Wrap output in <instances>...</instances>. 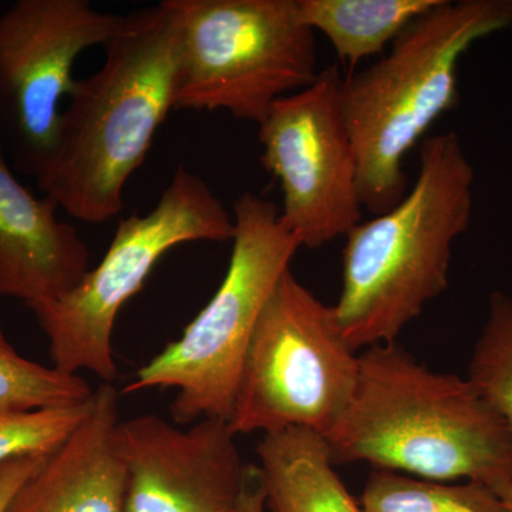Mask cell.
I'll return each mask as SVG.
<instances>
[{"label": "cell", "instance_id": "obj_1", "mask_svg": "<svg viewBox=\"0 0 512 512\" xmlns=\"http://www.w3.org/2000/svg\"><path fill=\"white\" fill-rule=\"evenodd\" d=\"M99 72L76 80L37 187L70 217L103 224L174 109L177 23L167 0L123 16Z\"/></svg>", "mask_w": 512, "mask_h": 512}, {"label": "cell", "instance_id": "obj_2", "mask_svg": "<svg viewBox=\"0 0 512 512\" xmlns=\"http://www.w3.org/2000/svg\"><path fill=\"white\" fill-rule=\"evenodd\" d=\"M333 463L494 488L512 481V433L473 384L421 365L397 342L365 349L345 416L326 437Z\"/></svg>", "mask_w": 512, "mask_h": 512}, {"label": "cell", "instance_id": "obj_3", "mask_svg": "<svg viewBox=\"0 0 512 512\" xmlns=\"http://www.w3.org/2000/svg\"><path fill=\"white\" fill-rule=\"evenodd\" d=\"M473 183L454 131L426 138L412 190L346 235L333 311L355 352L396 342L424 306L446 292L451 248L473 214Z\"/></svg>", "mask_w": 512, "mask_h": 512}, {"label": "cell", "instance_id": "obj_4", "mask_svg": "<svg viewBox=\"0 0 512 512\" xmlns=\"http://www.w3.org/2000/svg\"><path fill=\"white\" fill-rule=\"evenodd\" d=\"M511 26L512 0H440L383 59L340 79L339 110L355 150L363 208L380 215L403 200L404 157L457 106L461 57Z\"/></svg>", "mask_w": 512, "mask_h": 512}, {"label": "cell", "instance_id": "obj_5", "mask_svg": "<svg viewBox=\"0 0 512 512\" xmlns=\"http://www.w3.org/2000/svg\"><path fill=\"white\" fill-rule=\"evenodd\" d=\"M231 259L220 288L183 336L134 375L124 393L174 389L177 424L231 419L242 367L266 303L302 247L278 207L252 192L234 201Z\"/></svg>", "mask_w": 512, "mask_h": 512}, {"label": "cell", "instance_id": "obj_6", "mask_svg": "<svg viewBox=\"0 0 512 512\" xmlns=\"http://www.w3.org/2000/svg\"><path fill=\"white\" fill-rule=\"evenodd\" d=\"M177 23L174 109L261 124L316 82L315 33L296 0H167Z\"/></svg>", "mask_w": 512, "mask_h": 512}, {"label": "cell", "instance_id": "obj_7", "mask_svg": "<svg viewBox=\"0 0 512 512\" xmlns=\"http://www.w3.org/2000/svg\"><path fill=\"white\" fill-rule=\"evenodd\" d=\"M234 234V217L202 178L180 165L153 210L120 220L106 255L76 288L29 306L49 339L53 367L113 382L117 316L158 261L188 242L232 241Z\"/></svg>", "mask_w": 512, "mask_h": 512}, {"label": "cell", "instance_id": "obj_8", "mask_svg": "<svg viewBox=\"0 0 512 512\" xmlns=\"http://www.w3.org/2000/svg\"><path fill=\"white\" fill-rule=\"evenodd\" d=\"M357 379L359 356L333 306L289 269L256 326L229 427L235 436L308 429L326 439L345 416Z\"/></svg>", "mask_w": 512, "mask_h": 512}, {"label": "cell", "instance_id": "obj_9", "mask_svg": "<svg viewBox=\"0 0 512 512\" xmlns=\"http://www.w3.org/2000/svg\"><path fill=\"white\" fill-rule=\"evenodd\" d=\"M123 16L87 0H18L0 16V141L13 170L36 178L52 153L63 97L84 50L106 45Z\"/></svg>", "mask_w": 512, "mask_h": 512}, {"label": "cell", "instance_id": "obj_10", "mask_svg": "<svg viewBox=\"0 0 512 512\" xmlns=\"http://www.w3.org/2000/svg\"><path fill=\"white\" fill-rule=\"evenodd\" d=\"M342 74L330 66L276 101L259 124L261 163L281 184L282 224L302 247L346 237L362 222L359 171L338 104Z\"/></svg>", "mask_w": 512, "mask_h": 512}, {"label": "cell", "instance_id": "obj_11", "mask_svg": "<svg viewBox=\"0 0 512 512\" xmlns=\"http://www.w3.org/2000/svg\"><path fill=\"white\" fill-rule=\"evenodd\" d=\"M228 420L188 429L156 414L119 421L111 434L126 471V512H238L248 467Z\"/></svg>", "mask_w": 512, "mask_h": 512}, {"label": "cell", "instance_id": "obj_12", "mask_svg": "<svg viewBox=\"0 0 512 512\" xmlns=\"http://www.w3.org/2000/svg\"><path fill=\"white\" fill-rule=\"evenodd\" d=\"M52 198L36 197L13 173L0 141V296L28 306L60 298L89 272L90 251Z\"/></svg>", "mask_w": 512, "mask_h": 512}, {"label": "cell", "instance_id": "obj_13", "mask_svg": "<svg viewBox=\"0 0 512 512\" xmlns=\"http://www.w3.org/2000/svg\"><path fill=\"white\" fill-rule=\"evenodd\" d=\"M119 394L103 383L86 419L25 481L5 512H126V471L111 444Z\"/></svg>", "mask_w": 512, "mask_h": 512}, {"label": "cell", "instance_id": "obj_14", "mask_svg": "<svg viewBox=\"0 0 512 512\" xmlns=\"http://www.w3.org/2000/svg\"><path fill=\"white\" fill-rule=\"evenodd\" d=\"M256 454L266 512H363L335 471L328 441L315 431L264 434Z\"/></svg>", "mask_w": 512, "mask_h": 512}, {"label": "cell", "instance_id": "obj_15", "mask_svg": "<svg viewBox=\"0 0 512 512\" xmlns=\"http://www.w3.org/2000/svg\"><path fill=\"white\" fill-rule=\"evenodd\" d=\"M440 0H296L299 18L330 45L350 69L380 55L413 20Z\"/></svg>", "mask_w": 512, "mask_h": 512}, {"label": "cell", "instance_id": "obj_16", "mask_svg": "<svg viewBox=\"0 0 512 512\" xmlns=\"http://www.w3.org/2000/svg\"><path fill=\"white\" fill-rule=\"evenodd\" d=\"M363 512H507L493 488L480 483L450 484L376 470L360 498Z\"/></svg>", "mask_w": 512, "mask_h": 512}, {"label": "cell", "instance_id": "obj_17", "mask_svg": "<svg viewBox=\"0 0 512 512\" xmlns=\"http://www.w3.org/2000/svg\"><path fill=\"white\" fill-rule=\"evenodd\" d=\"M92 387L80 375L20 356L0 328V412H29L89 402Z\"/></svg>", "mask_w": 512, "mask_h": 512}, {"label": "cell", "instance_id": "obj_18", "mask_svg": "<svg viewBox=\"0 0 512 512\" xmlns=\"http://www.w3.org/2000/svg\"><path fill=\"white\" fill-rule=\"evenodd\" d=\"M468 382L512 433V298L494 292L468 367Z\"/></svg>", "mask_w": 512, "mask_h": 512}, {"label": "cell", "instance_id": "obj_19", "mask_svg": "<svg viewBox=\"0 0 512 512\" xmlns=\"http://www.w3.org/2000/svg\"><path fill=\"white\" fill-rule=\"evenodd\" d=\"M93 397L76 406L0 412V464L19 457H49L86 419Z\"/></svg>", "mask_w": 512, "mask_h": 512}, {"label": "cell", "instance_id": "obj_20", "mask_svg": "<svg viewBox=\"0 0 512 512\" xmlns=\"http://www.w3.org/2000/svg\"><path fill=\"white\" fill-rule=\"evenodd\" d=\"M47 457H19L0 464V512H5L20 485L45 463Z\"/></svg>", "mask_w": 512, "mask_h": 512}, {"label": "cell", "instance_id": "obj_21", "mask_svg": "<svg viewBox=\"0 0 512 512\" xmlns=\"http://www.w3.org/2000/svg\"><path fill=\"white\" fill-rule=\"evenodd\" d=\"M238 512H266L265 494L261 483H259L256 467L252 470L251 480H249L247 490L239 504Z\"/></svg>", "mask_w": 512, "mask_h": 512}, {"label": "cell", "instance_id": "obj_22", "mask_svg": "<svg viewBox=\"0 0 512 512\" xmlns=\"http://www.w3.org/2000/svg\"><path fill=\"white\" fill-rule=\"evenodd\" d=\"M494 491L497 493L498 497L501 498V501H503L505 510L512 512V481L511 483L498 485V487L494 488Z\"/></svg>", "mask_w": 512, "mask_h": 512}]
</instances>
